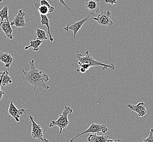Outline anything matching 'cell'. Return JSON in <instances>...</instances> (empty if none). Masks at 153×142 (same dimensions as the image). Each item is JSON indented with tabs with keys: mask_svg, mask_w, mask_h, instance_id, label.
I'll list each match as a JSON object with an SVG mask.
<instances>
[{
	"mask_svg": "<svg viewBox=\"0 0 153 142\" xmlns=\"http://www.w3.org/2000/svg\"><path fill=\"white\" fill-rule=\"evenodd\" d=\"M30 70L26 72L22 70L23 75L21 79L25 82L31 84L33 87L34 92L38 87H44L46 89H50L46 83L49 80V75L43 73V71L38 70L34 66V59L29 62Z\"/></svg>",
	"mask_w": 153,
	"mask_h": 142,
	"instance_id": "1",
	"label": "cell"
},
{
	"mask_svg": "<svg viewBox=\"0 0 153 142\" xmlns=\"http://www.w3.org/2000/svg\"><path fill=\"white\" fill-rule=\"evenodd\" d=\"M76 59L79 60L78 65L79 67L85 68L86 71H88L91 67L94 66H101L102 67V70H106L107 68H110L112 70H114L115 69V66L112 63L109 65L95 60L89 54L88 51H86L85 53L84 56H83L81 54H77Z\"/></svg>",
	"mask_w": 153,
	"mask_h": 142,
	"instance_id": "2",
	"label": "cell"
},
{
	"mask_svg": "<svg viewBox=\"0 0 153 142\" xmlns=\"http://www.w3.org/2000/svg\"><path fill=\"white\" fill-rule=\"evenodd\" d=\"M73 112V109L67 106H65L64 110L62 113L59 115V117L56 120H52L49 123V127L57 126H58L59 131V134H61L62 131L67 128L68 125L69 124V121L68 118L69 114H71Z\"/></svg>",
	"mask_w": 153,
	"mask_h": 142,
	"instance_id": "3",
	"label": "cell"
},
{
	"mask_svg": "<svg viewBox=\"0 0 153 142\" xmlns=\"http://www.w3.org/2000/svg\"><path fill=\"white\" fill-rule=\"evenodd\" d=\"M91 20L96 21L102 28L111 27L113 24V22L112 19V14L110 9L102 10L100 14H99L97 17H94L91 19Z\"/></svg>",
	"mask_w": 153,
	"mask_h": 142,
	"instance_id": "4",
	"label": "cell"
},
{
	"mask_svg": "<svg viewBox=\"0 0 153 142\" xmlns=\"http://www.w3.org/2000/svg\"><path fill=\"white\" fill-rule=\"evenodd\" d=\"M108 131V128L105 125H100L98 124H92L88 128L83 131V132L81 133H79L73 138H72L70 140V142H73L75 139H76L77 138L79 137L80 136H82L83 135H85L87 133H98L99 132L102 133H106Z\"/></svg>",
	"mask_w": 153,
	"mask_h": 142,
	"instance_id": "5",
	"label": "cell"
},
{
	"mask_svg": "<svg viewBox=\"0 0 153 142\" xmlns=\"http://www.w3.org/2000/svg\"><path fill=\"white\" fill-rule=\"evenodd\" d=\"M29 118L31 123V136L34 139H37L40 141L41 142H48V139L43 138V129L39 125L37 124L34 120L33 117L31 115L29 116Z\"/></svg>",
	"mask_w": 153,
	"mask_h": 142,
	"instance_id": "6",
	"label": "cell"
},
{
	"mask_svg": "<svg viewBox=\"0 0 153 142\" xmlns=\"http://www.w3.org/2000/svg\"><path fill=\"white\" fill-rule=\"evenodd\" d=\"M88 20H91V19L89 18V16L82 20H80L79 21H76V20L74 19V22H71V24H69L63 28L65 31L67 32H69L70 30L73 31L74 33V39H76L77 33L81 28L84 23L88 21Z\"/></svg>",
	"mask_w": 153,
	"mask_h": 142,
	"instance_id": "7",
	"label": "cell"
},
{
	"mask_svg": "<svg viewBox=\"0 0 153 142\" xmlns=\"http://www.w3.org/2000/svg\"><path fill=\"white\" fill-rule=\"evenodd\" d=\"M126 108L131 111H134L140 117H143L148 113L147 105L144 102H140L137 105L128 104L126 105Z\"/></svg>",
	"mask_w": 153,
	"mask_h": 142,
	"instance_id": "8",
	"label": "cell"
},
{
	"mask_svg": "<svg viewBox=\"0 0 153 142\" xmlns=\"http://www.w3.org/2000/svg\"><path fill=\"white\" fill-rule=\"evenodd\" d=\"M26 13L22 9L19 10L16 16L13 19L12 22H10V25L13 28H24L26 26L25 16Z\"/></svg>",
	"mask_w": 153,
	"mask_h": 142,
	"instance_id": "9",
	"label": "cell"
},
{
	"mask_svg": "<svg viewBox=\"0 0 153 142\" xmlns=\"http://www.w3.org/2000/svg\"><path fill=\"white\" fill-rule=\"evenodd\" d=\"M7 111L8 114L15 119L16 122L18 123L20 121V118L22 115L24 114H26V111H28L25 110L23 108L18 109L13 104V102H10Z\"/></svg>",
	"mask_w": 153,
	"mask_h": 142,
	"instance_id": "10",
	"label": "cell"
},
{
	"mask_svg": "<svg viewBox=\"0 0 153 142\" xmlns=\"http://www.w3.org/2000/svg\"><path fill=\"white\" fill-rule=\"evenodd\" d=\"M99 0H85V7L88 9L90 14L94 16L99 10Z\"/></svg>",
	"mask_w": 153,
	"mask_h": 142,
	"instance_id": "11",
	"label": "cell"
},
{
	"mask_svg": "<svg viewBox=\"0 0 153 142\" xmlns=\"http://www.w3.org/2000/svg\"><path fill=\"white\" fill-rule=\"evenodd\" d=\"M0 26L2 31H3L4 34L6 35L7 38L13 40V28L10 25V22L9 21L4 20L2 22L0 23Z\"/></svg>",
	"mask_w": 153,
	"mask_h": 142,
	"instance_id": "12",
	"label": "cell"
},
{
	"mask_svg": "<svg viewBox=\"0 0 153 142\" xmlns=\"http://www.w3.org/2000/svg\"><path fill=\"white\" fill-rule=\"evenodd\" d=\"M0 61L4 64V68L9 69L13 61V58L9 53H4L0 50Z\"/></svg>",
	"mask_w": 153,
	"mask_h": 142,
	"instance_id": "13",
	"label": "cell"
},
{
	"mask_svg": "<svg viewBox=\"0 0 153 142\" xmlns=\"http://www.w3.org/2000/svg\"><path fill=\"white\" fill-rule=\"evenodd\" d=\"M98 133L91 134L87 138L88 142H107L108 141V136H99Z\"/></svg>",
	"mask_w": 153,
	"mask_h": 142,
	"instance_id": "14",
	"label": "cell"
},
{
	"mask_svg": "<svg viewBox=\"0 0 153 142\" xmlns=\"http://www.w3.org/2000/svg\"><path fill=\"white\" fill-rule=\"evenodd\" d=\"M0 82L1 84V87H5L12 83V79L10 77L9 72L7 70L3 71L2 74H1L0 77Z\"/></svg>",
	"mask_w": 153,
	"mask_h": 142,
	"instance_id": "15",
	"label": "cell"
},
{
	"mask_svg": "<svg viewBox=\"0 0 153 142\" xmlns=\"http://www.w3.org/2000/svg\"><path fill=\"white\" fill-rule=\"evenodd\" d=\"M40 15L46 16L49 13L53 12L55 11V8L53 7L48 6L45 5H39L36 7Z\"/></svg>",
	"mask_w": 153,
	"mask_h": 142,
	"instance_id": "16",
	"label": "cell"
},
{
	"mask_svg": "<svg viewBox=\"0 0 153 142\" xmlns=\"http://www.w3.org/2000/svg\"><path fill=\"white\" fill-rule=\"evenodd\" d=\"M40 23L42 25L46 26V28H48V31L49 40L51 42H52L54 40V39L52 37V34L50 32V24H49L50 20H49V18H48V16H46L40 15Z\"/></svg>",
	"mask_w": 153,
	"mask_h": 142,
	"instance_id": "17",
	"label": "cell"
},
{
	"mask_svg": "<svg viewBox=\"0 0 153 142\" xmlns=\"http://www.w3.org/2000/svg\"><path fill=\"white\" fill-rule=\"evenodd\" d=\"M43 41L42 40H33L30 42V45L25 47V49L27 50L28 49L32 48H33V52H38L39 50L40 45L43 43Z\"/></svg>",
	"mask_w": 153,
	"mask_h": 142,
	"instance_id": "18",
	"label": "cell"
},
{
	"mask_svg": "<svg viewBox=\"0 0 153 142\" xmlns=\"http://www.w3.org/2000/svg\"><path fill=\"white\" fill-rule=\"evenodd\" d=\"M34 40H38L43 41V40H48V37L46 35L45 31L39 28H37Z\"/></svg>",
	"mask_w": 153,
	"mask_h": 142,
	"instance_id": "19",
	"label": "cell"
},
{
	"mask_svg": "<svg viewBox=\"0 0 153 142\" xmlns=\"http://www.w3.org/2000/svg\"><path fill=\"white\" fill-rule=\"evenodd\" d=\"M8 10L9 7L7 6L3 7V8L0 10V19L1 22L0 23L6 20V21H9V16H8Z\"/></svg>",
	"mask_w": 153,
	"mask_h": 142,
	"instance_id": "20",
	"label": "cell"
},
{
	"mask_svg": "<svg viewBox=\"0 0 153 142\" xmlns=\"http://www.w3.org/2000/svg\"><path fill=\"white\" fill-rule=\"evenodd\" d=\"M143 142H153V128L150 129L149 136L143 139Z\"/></svg>",
	"mask_w": 153,
	"mask_h": 142,
	"instance_id": "21",
	"label": "cell"
},
{
	"mask_svg": "<svg viewBox=\"0 0 153 142\" xmlns=\"http://www.w3.org/2000/svg\"><path fill=\"white\" fill-rule=\"evenodd\" d=\"M58 1H59V3H61V4L63 5L66 9H67L68 10H69V11L73 14V16H74V19H75V14H74L73 12H72L71 9V8H70V6H69V5H68L65 2V1H64V0H58Z\"/></svg>",
	"mask_w": 153,
	"mask_h": 142,
	"instance_id": "22",
	"label": "cell"
},
{
	"mask_svg": "<svg viewBox=\"0 0 153 142\" xmlns=\"http://www.w3.org/2000/svg\"><path fill=\"white\" fill-rule=\"evenodd\" d=\"M104 3L105 4H110L112 6L113 4H115L117 3V0H105Z\"/></svg>",
	"mask_w": 153,
	"mask_h": 142,
	"instance_id": "23",
	"label": "cell"
},
{
	"mask_svg": "<svg viewBox=\"0 0 153 142\" xmlns=\"http://www.w3.org/2000/svg\"><path fill=\"white\" fill-rule=\"evenodd\" d=\"M1 82H0V101L2 99L3 96L5 94V93L1 90Z\"/></svg>",
	"mask_w": 153,
	"mask_h": 142,
	"instance_id": "24",
	"label": "cell"
},
{
	"mask_svg": "<svg viewBox=\"0 0 153 142\" xmlns=\"http://www.w3.org/2000/svg\"><path fill=\"white\" fill-rule=\"evenodd\" d=\"M107 142H120V139H108Z\"/></svg>",
	"mask_w": 153,
	"mask_h": 142,
	"instance_id": "25",
	"label": "cell"
},
{
	"mask_svg": "<svg viewBox=\"0 0 153 142\" xmlns=\"http://www.w3.org/2000/svg\"><path fill=\"white\" fill-rule=\"evenodd\" d=\"M2 73H3V71L0 72V75H1V74H2Z\"/></svg>",
	"mask_w": 153,
	"mask_h": 142,
	"instance_id": "26",
	"label": "cell"
},
{
	"mask_svg": "<svg viewBox=\"0 0 153 142\" xmlns=\"http://www.w3.org/2000/svg\"><path fill=\"white\" fill-rule=\"evenodd\" d=\"M2 1H3V0H0V4H1V2H2Z\"/></svg>",
	"mask_w": 153,
	"mask_h": 142,
	"instance_id": "27",
	"label": "cell"
},
{
	"mask_svg": "<svg viewBox=\"0 0 153 142\" xmlns=\"http://www.w3.org/2000/svg\"><path fill=\"white\" fill-rule=\"evenodd\" d=\"M17 1H19V0H17Z\"/></svg>",
	"mask_w": 153,
	"mask_h": 142,
	"instance_id": "28",
	"label": "cell"
}]
</instances>
